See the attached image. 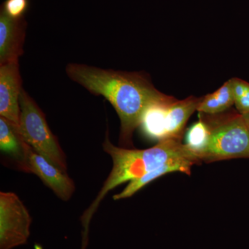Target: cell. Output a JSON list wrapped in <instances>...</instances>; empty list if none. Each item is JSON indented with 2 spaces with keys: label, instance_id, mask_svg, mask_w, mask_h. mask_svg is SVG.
I'll return each instance as SVG.
<instances>
[{
  "label": "cell",
  "instance_id": "9c48e42d",
  "mask_svg": "<svg viewBox=\"0 0 249 249\" xmlns=\"http://www.w3.org/2000/svg\"><path fill=\"white\" fill-rule=\"evenodd\" d=\"M27 23L25 18L14 19L0 11V65L19 61L24 53Z\"/></svg>",
  "mask_w": 249,
  "mask_h": 249
},
{
  "label": "cell",
  "instance_id": "52a82bcc",
  "mask_svg": "<svg viewBox=\"0 0 249 249\" xmlns=\"http://www.w3.org/2000/svg\"><path fill=\"white\" fill-rule=\"evenodd\" d=\"M25 163L23 171L35 174L62 201L71 199L76 191L73 180L24 142Z\"/></svg>",
  "mask_w": 249,
  "mask_h": 249
},
{
  "label": "cell",
  "instance_id": "2e32d148",
  "mask_svg": "<svg viewBox=\"0 0 249 249\" xmlns=\"http://www.w3.org/2000/svg\"><path fill=\"white\" fill-rule=\"evenodd\" d=\"M243 116L244 119H245L246 124H247V126H248L249 129V114H246V115L242 116Z\"/></svg>",
  "mask_w": 249,
  "mask_h": 249
},
{
  "label": "cell",
  "instance_id": "5bb4252c",
  "mask_svg": "<svg viewBox=\"0 0 249 249\" xmlns=\"http://www.w3.org/2000/svg\"><path fill=\"white\" fill-rule=\"evenodd\" d=\"M234 105L241 115L249 113V83L239 78H231Z\"/></svg>",
  "mask_w": 249,
  "mask_h": 249
},
{
  "label": "cell",
  "instance_id": "8992f818",
  "mask_svg": "<svg viewBox=\"0 0 249 249\" xmlns=\"http://www.w3.org/2000/svg\"><path fill=\"white\" fill-rule=\"evenodd\" d=\"M32 218L16 193H0V249H13L27 244Z\"/></svg>",
  "mask_w": 249,
  "mask_h": 249
},
{
  "label": "cell",
  "instance_id": "ba28073f",
  "mask_svg": "<svg viewBox=\"0 0 249 249\" xmlns=\"http://www.w3.org/2000/svg\"><path fill=\"white\" fill-rule=\"evenodd\" d=\"M22 80L19 61L0 65V116L19 133Z\"/></svg>",
  "mask_w": 249,
  "mask_h": 249
},
{
  "label": "cell",
  "instance_id": "277c9868",
  "mask_svg": "<svg viewBox=\"0 0 249 249\" xmlns=\"http://www.w3.org/2000/svg\"><path fill=\"white\" fill-rule=\"evenodd\" d=\"M202 97L190 96L178 100L170 96L153 103L142 115L140 126L148 138L158 142L182 140L187 122L196 111Z\"/></svg>",
  "mask_w": 249,
  "mask_h": 249
},
{
  "label": "cell",
  "instance_id": "6da1fadb",
  "mask_svg": "<svg viewBox=\"0 0 249 249\" xmlns=\"http://www.w3.org/2000/svg\"><path fill=\"white\" fill-rule=\"evenodd\" d=\"M65 71L72 81L110 103L120 119L119 144L124 148H134L133 134L147 107L170 97L159 91L142 72L105 70L78 63L68 64Z\"/></svg>",
  "mask_w": 249,
  "mask_h": 249
},
{
  "label": "cell",
  "instance_id": "7c38bea8",
  "mask_svg": "<svg viewBox=\"0 0 249 249\" xmlns=\"http://www.w3.org/2000/svg\"><path fill=\"white\" fill-rule=\"evenodd\" d=\"M234 105L231 80L229 79L213 93L203 96L196 111L208 114L227 111Z\"/></svg>",
  "mask_w": 249,
  "mask_h": 249
},
{
  "label": "cell",
  "instance_id": "7a4b0ae2",
  "mask_svg": "<svg viewBox=\"0 0 249 249\" xmlns=\"http://www.w3.org/2000/svg\"><path fill=\"white\" fill-rule=\"evenodd\" d=\"M103 150L112 160V169L96 199L80 217L83 227L81 249H86L90 222L106 195L122 183L142 178L150 172L173 160H192L200 161L181 141L165 140L145 150L124 148L112 144L106 132Z\"/></svg>",
  "mask_w": 249,
  "mask_h": 249
},
{
  "label": "cell",
  "instance_id": "3957f363",
  "mask_svg": "<svg viewBox=\"0 0 249 249\" xmlns=\"http://www.w3.org/2000/svg\"><path fill=\"white\" fill-rule=\"evenodd\" d=\"M210 131L209 142L199 160L211 163L232 159H249V129L243 116L229 109L217 114L199 112Z\"/></svg>",
  "mask_w": 249,
  "mask_h": 249
},
{
  "label": "cell",
  "instance_id": "4fadbf2b",
  "mask_svg": "<svg viewBox=\"0 0 249 249\" xmlns=\"http://www.w3.org/2000/svg\"><path fill=\"white\" fill-rule=\"evenodd\" d=\"M209 135V127L200 117H199V121L193 124L187 132L185 145L200 162L199 157L207 146Z\"/></svg>",
  "mask_w": 249,
  "mask_h": 249
},
{
  "label": "cell",
  "instance_id": "30bf717a",
  "mask_svg": "<svg viewBox=\"0 0 249 249\" xmlns=\"http://www.w3.org/2000/svg\"><path fill=\"white\" fill-rule=\"evenodd\" d=\"M199 164L196 160H179L170 161L169 163L161 165L153 171L147 173L142 178L129 181L128 185L119 194L113 196L114 200L126 199L134 196L137 192L142 189L156 178H160L168 173H182L190 175L191 174L192 167L194 165Z\"/></svg>",
  "mask_w": 249,
  "mask_h": 249
},
{
  "label": "cell",
  "instance_id": "9a60e30c",
  "mask_svg": "<svg viewBox=\"0 0 249 249\" xmlns=\"http://www.w3.org/2000/svg\"><path fill=\"white\" fill-rule=\"evenodd\" d=\"M29 5V0H5L1 10L10 18L19 19L24 17Z\"/></svg>",
  "mask_w": 249,
  "mask_h": 249
},
{
  "label": "cell",
  "instance_id": "5b68a950",
  "mask_svg": "<svg viewBox=\"0 0 249 249\" xmlns=\"http://www.w3.org/2000/svg\"><path fill=\"white\" fill-rule=\"evenodd\" d=\"M19 105V134L24 142L37 154L67 173L66 156L58 139L49 128L43 111L24 89L21 93Z\"/></svg>",
  "mask_w": 249,
  "mask_h": 249
},
{
  "label": "cell",
  "instance_id": "8fae6325",
  "mask_svg": "<svg viewBox=\"0 0 249 249\" xmlns=\"http://www.w3.org/2000/svg\"><path fill=\"white\" fill-rule=\"evenodd\" d=\"M0 149L1 151L14 157L24 170L25 163L24 142L20 134L4 118L0 116Z\"/></svg>",
  "mask_w": 249,
  "mask_h": 249
}]
</instances>
